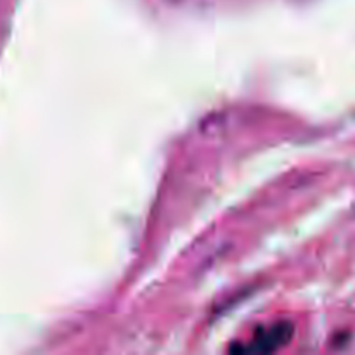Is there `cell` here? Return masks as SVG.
<instances>
[{"mask_svg": "<svg viewBox=\"0 0 355 355\" xmlns=\"http://www.w3.org/2000/svg\"><path fill=\"white\" fill-rule=\"evenodd\" d=\"M288 335H290V331H288V326H284V328L276 326V329H274V331H270V333L263 331L262 335H260L259 338L253 342L257 345V349H253V350H257V352H260V350H262V352H267L266 345H269V352L270 350H276L281 343L286 342Z\"/></svg>", "mask_w": 355, "mask_h": 355, "instance_id": "cell-1", "label": "cell"}]
</instances>
